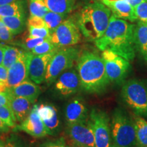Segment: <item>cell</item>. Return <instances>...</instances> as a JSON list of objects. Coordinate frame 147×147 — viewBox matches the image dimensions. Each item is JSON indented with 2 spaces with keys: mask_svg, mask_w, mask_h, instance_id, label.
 Here are the masks:
<instances>
[{
  "mask_svg": "<svg viewBox=\"0 0 147 147\" xmlns=\"http://www.w3.org/2000/svg\"><path fill=\"white\" fill-rule=\"evenodd\" d=\"M49 11L61 14H68L74 8L76 0H45Z\"/></svg>",
  "mask_w": 147,
  "mask_h": 147,
  "instance_id": "23",
  "label": "cell"
},
{
  "mask_svg": "<svg viewBox=\"0 0 147 147\" xmlns=\"http://www.w3.org/2000/svg\"><path fill=\"white\" fill-rule=\"evenodd\" d=\"M26 0H17L8 4L0 5V17L26 14Z\"/></svg>",
  "mask_w": 147,
  "mask_h": 147,
  "instance_id": "22",
  "label": "cell"
},
{
  "mask_svg": "<svg viewBox=\"0 0 147 147\" xmlns=\"http://www.w3.org/2000/svg\"><path fill=\"white\" fill-rule=\"evenodd\" d=\"M7 78H8V69L1 65H0V80L6 82Z\"/></svg>",
  "mask_w": 147,
  "mask_h": 147,
  "instance_id": "38",
  "label": "cell"
},
{
  "mask_svg": "<svg viewBox=\"0 0 147 147\" xmlns=\"http://www.w3.org/2000/svg\"><path fill=\"white\" fill-rule=\"evenodd\" d=\"M80 38L81 33L77 22L71 18L64 20L51 36V42L59 49L77 45Z\"/></svg>",
  "mask_w": 147,
  "mask_h": 147,
  "instance_id": "9",
  "label": "cell"
},
{
  "mask_svg": "<svg viewBox=\"0 0 147 147\" xmlns=\"http://www.w3.org/2000/svg\"><path fill=\"white\" fill-rule=\"evenodd\" d=\"M71 147H82V146H76V145H74V144H69Z\"/></svg>",
  "mask_w": 147,
  "mask_h": 147,
  "instance_id": "45",
  "label": "cell"
},
{
  "mask_svg": "<svg viewBox=\"0 0 147 147\" xmlns=\"http://www.w3.org/2000/svg\"><path fill=\"white\" fill-rule=\"evenodd\" d=\"M0 105L10 106V102H9L8 97L2 94H0Z\"/></svg>",
  "mask_w": 147,
  "mask_h": 147,
  "instance_id": "39",
  "label": "cell"
},
{
  "mask_svg": "<svg viewBox=\"0 0 147 147\" xmlns=\"http://www.w3.org/2000/svg\"><path fill=\"white\" fill-rule=\"evenodd\" d=\"M89 119L94 134L95 147H111V131L108 114L102 110L93 108Z\"/></svg>",
  "mask_w": 147,
  "mask_h": 147,
  "instance_id": "8",
  "label": "cell"
},
{
  "mask_svg": "<svg viewBox=\"0 0 147 147\" xmlns=\"http://www.w3.org/2000/svg\"><path fill=\"white\" fill-rule=\"evenodd\" d=\"M8 100L10 107L13 112L16 121L23 122L32 109L31 107L32 103L24 97L14 96L11 93L9 95Z\"/></svg>",
  "mask_w": 147,
  "mask_h": 147,
  "instance_id": "19",
  "label": "cell"
},
{
  "mask_svg": "<svg viewBox=\"0 0 147 147\" xmlns=\"http://www.w3.org/2000/svg\"><path fill=\"white\" fill-rule=\"evenodd\" d=\"M66 16L67 15L65 14L56 13L51 11H49L44 16V21L45 22L47 27L50 30L51 34L57 29V27L65 19Z\"/></svg>",
  "mask_w": 147,
  "mask_h": 147,
  "instance_id": "26",
  "label": "cell"
},
{
  "mask_svg": "<svg viewBox=\"0 0 147 147\" xmlns=\"http://www.w3.org/2000/svg\"><path fill=\"white\" fill-rule=\"evenodd\" d=\"M65 119L67 124L85 121L88 119V109L82 98L76 97L65 108Z\"/></svg>",
  "mask_w": 147,
  "mask_h": 147,
  "instance_id": "16",
  "label": "cell"
},
{
  "mask_svg": "<svg viewBox=\"0 0 147 147\" xmlns=\"http://www.w3.org/2000/svg\"><path fill=\"white\" fill-rule=\"evenodd\" d=\"M13 36L0 17V42H10L13 39Z\"/></svg>",
  "mask_w": 147,
  "mask_h": 147,
  "instance_id": "33",
  "label": "cell"
},
{
  "mask_svg": "<svg viewBox=\"0 0 147 147\" xmlns=\"http://www.w3.org/2000/svg\"><path fill=\"white\" fill-rule=\"evenodd\" d=\"M111 16V11L106 5L102 1H95L82 9L76 22L84 38L95 42L105 33Z\"/></svg>",
  "mask_w": 147,
  "mask_h": 147,
  "instance_id": "3",
  "label": "cell"
},
{
  "mask_svg": "<svg viewBox=\"0 0 147 147\" xmlns=\"http://www.w3.org/2000/svg\"><path fill=\"white\" fill-rule=\"evenodd\" d=\"M37 112L45 123L49 135L56 134L60 124L56 108L51 105L41 104L37 107Z\"/></svg>",
  "mask_w": 147,
  "mask_h": 147,
  "instance_id": "17",
  "label": "cell"
},
{
  "mask_svg": "<svg viewBox=\"0 0 147 147\" xmlns=\"http://www.w3.org/2000/svg\"><path fill=\"white\" fill-rule=\"evenodd\" d=\"M3 57V44L0 43V65H2Z\"/></svg>",
  "mask_w": 147,
  "mask_h": 147,
  "instance_id": "41",
  "label": "cell"
},
{
  "mask_svg": "<svg viewBox=\"0 0 147 147\" xmlns=\"http://www.w3.org/2000/svg\"><path fill=\"white\" fill-rule=\"evenodd\" d=\"M9 131H10V127H8L3 122L1 119H0V133L8 132Z\"/></svg>",
  "mask_w": 147,
  "mask_h": 147,
  "instance_id": "40",
  "label": "cell"
},
{
  "mask_svg": "<svg viewBox=\"0 0 147 147\" xmlns=\"http://www.w3.org/2000/svg\"><path fill=\"white\" fill-rule=\"evenodd\" d=\"M41 147H71L70 145L65 142L63 138H60L56 140L49 141L44 143Z\"/></svg>",
  "mask_w": 147,
  "mask_h": 147,
  "instance_id": "35",
  "label": "cell"
},
{
  "mask_svg": "<svg viewBox=\"0 0 147 147\" xmlns=\"http://www.w3.org/2000/svg\"><path fill=\"white\" fill-rule=\"evenodd\" d=\"M29 9L30 16L43 18L49 12L45 0H29Z\"/></svg>",
  "mask_w": 147,
  "mask_h": 147,
  "instance_id": "27",
  "label": "cell"
},
{
  "mask_svg": "<svg viewBox=\"0 0 147 147\" xmlns=\"http://www.w3.org/2000/svg\"><path fill=\"white\" fill-rule=\"evenodd\" d=\"M111 11L115 17L127 21H137L134 7L124 0H101Z\"/></svg>",
  "mask_w": 147,
  "mask_h": 147,
  "instance_id": "15",
  "label": "cell"
},
{
  "mask_svg": "<svg viewBox=\"0 0 147 147\" xmlns=\"http://www.w3.org/2000/svg\"><path fill=\"white\" fill-rule=\"evenodd\" d=\"M77 61L81 89L89 93H104L110 81L102 57L87 51L80 55Z\"/></svg>",
  "mask_w": 147,
  "mask_h": 147,
  "instance_id": "2",
  "label": "cell"
},
{
  "mask_svg": "<svg viewBox=\"0 0 147 147\" xmlns=\"http://www.w3.org/2000/svg\"><path fill=\"white\" fill-rule=\"evenodd\" d=\"M0 119L10 127L14 128L16 126V119L10 106L0 105Z\"/></svg>",
  "mask_w": 147,
  "mask_h": 147,
  "instance_id": "28",
  "label": "cell"
},
{
  "mask_svg": "<svg viewBox=\"0 0 147 147\" xmlns=\"http://www.w3.org/2000/svg\"><path fill=\"white\" fill-rule=\"evenodd\" d=\"M28 51H22L18 59L8 69V78L5 82L9 87H15L28 79Z\"/></svg>",
  "mask_w": 147,
  "mask_h": 147,
  "instance_id": "13",
  "label": "cell"
},
{
  "mask_svg": "<svg viewBox=\"0 0 147 147\" xmlns=\"http://www.w3.org/2000/svg\"><path fill=\"white\" fill-rule=\"evenodd\" d=\"M111 147H137L134 118L125 110L117 108L110 121Z\"/></svg>",
  "mask_w": 147,
  "mask_h": 147,
  "instance_id": "4",
  "label": "cell"
},
{
  "mask_svg": "<svg viewBox=\"0 0 147 147\" xmlns=\"http://www.w3.org/2000/svg\"><path fill=\"white\" fill-rule=\"evenodd\" d=\"M29 35L35 38H41L45 39L51 38V32L47 27H28Z\"/></svg>",
  "mask_w": 147,
  "mask_h": 147,
  "instance_id": "31",
  "label": "cell"
},
{
  "mask_svg": "<svg viewBox=\"0 0 147 147\" xmlns=\"http://www.w3.org/2000/svg\"><path fill=\"white\" fill-rule=\"evenodd\" d=\"M134 11L138 21L147 23V1L140 3L134 7Z\"/></svg>",
  "mask_w": 147,
  "mask_h": 147,
  "instance_id": "32",
  "label": "cell"
},
{
  "mask_svg": "<svg viewBox=\"0 0 147 147\" xmlns=\"http://www.w3.org/2000/svg\"><path fill=\"white\" fill-rule=\"evenodd\" d=\"M134 42L136 51L147 64V23L138 21L135 25Z\"/></svg>",
  "mask_w": 147,
  "mask_h": 147,
  "instance_id": "20",
  "label": "cell"
},
{
  "mask_svg": "<svg viewBox=\"0 0 147 147\" xmlns=\"http://www.w3.org/2000/svg\"><path fill=\"white\" fill-rule=\"evenodd\" d=\"M101 57L110 82L117 84H123L131 69L129 61L109 50L103 51Z\"/></svg>",
  "mask_w": 147,
  "mask_h": 147,
  "instance_id": "7",
  "label": "cell"
},
{
  "mask_svg": "<svg viewBox=\"0 0 147 147\" xmlns=\"http://www.w3.org/2000/svg\"><path fill=\"white\" fill-rule=\"evenodd\" d=\"M57 51L40 55H34L31 51H28L29 78L35 83L40 84L45 81L48 65Z\"/></svg>",
  "mask_w": 147,
  "mask_h": 147,
  "instance_id": "11",
  "label": "cell"
},
{
  "mask_svg": "<svg viewBox=\"0 0 147 147\" xmlns=\"http://www.w3.org/2000/svg\"><path fill=\"white\" fill-rule=\"evenodd\" d=\"M27 26L34 27H47L43 18L38 17V16H30L27 22Z\"/></svg>",
  "mask_w": 147,
  "mask_h": 147,
  "instance_id": "34",
  "label": "cell"
},
{
  "mask_svg": "<svg viewBox=\"0 0 147 147\" xmlns=\"http://www.w3.org/2000/svg\"><path fill=\"white\" fill-rule=\"evenodd\" d=\"M15 1H17V0H0V5L8 4V3H12Z\"/></svg>",
  "mask_w": 147,
  "mask_h": 147,
  "instance_id": "42",
  "label": "cell"
},
{
  "mask_svg": "<svg viewBox=\"0 0 147 147\" xmlns=\"http://www.w3.org/2000/svg\"><path fill=\"white\" fill-rule=\"evenodd\" d=\"M0 147H5V142L0 140Z\"/></svg>",
  "mask_w": 147,
  "mask_h": 147,
  "instance_id": "44",
  "label": "cell"
},
{
  "mask_svg": "<svg viewBox=\"0 0 147 147\" xmlns=\"http://www.w3.org/2000/svg\"><path fill=\"white\" fill-rule=\"evenodd\" d=\"M10 93V88L7 85L6 82L0 80V94L5 95L8 98Z\"/></svg>",
  "mask_w": 147,
  "mask_h": 147,
  "instance_id": "36",
  "label": "cell"
},
{
  "mask_svg": "<svg viewBox=\"0 0 147 147\" xmlns=\"http://www.w3.org/2000/svg\"><path fill=\"white\" fill-rule=\"evenodd\" d=\"M22 52L21 50L11 46L3 45V57L2 65L9 69L15 61Z\"/></svg>",
  "mask_w": 147,
  "mask_h": 147,
  "instance_id": "25",
  "label": "cell"
},
{
  "mask_svg": "<svg viewBox=\"0 0 147 147\" xmlns=\"http://www.w3.org/2000/svg\"><path fill=\"white\" fill-rule=\"evenodd\" d=\"M121 96L135 115L147 118V80L129 79L123 83Z\"/></svg>",
  "mask_w": 147,
  "mask_h": 147,
  "instance_id": "5",
  "label": "cell"
},
{
  "mask_svg": "<svg viewBox=\"0 0 147 147\" xmlns=\"http://www.w3.org/2000/svg\"><path fill=\"white\" fill-rule=\"evenodd\" d=\"M134 30L135 25L112 14L105 33L95 40V46L100 51H111L131 61L136 56Z\"/></svg>",
  "mask_w": 147,
  "mask_h": 147,
  "instance_id": "1",
  "label": "cell"
},
{
  "mask_svg": "<svg viewBox=\"0 0 147 147\" xmlns=\"http://www.w3.org/2000/svg\"><path fill=\"white\" fill-rule=\"evenodd\" d=\"M137 147H147V122L142 117H134Z\"/></svg>",
  "mask_w": 147,
  "mask_h": 147,
  "instance_id": "24",
  "label": "cell"
},
{
  "mask_svg": "<svg viewBox=\"0 0 147 147\" xmlns=\"http://www.w3.org/2000/svg\"><path fill=\"white\" fill-rule=\"evenodd\" d=\"M40 88L38 84L28 79L15 87L10 88L11 94L14 96L21 97L28 100L31 103H34L40 94Z\"/></svg>",
  "mask_w": 147,
  "mask_h": 147,
  "instance_id": "18",
  "label": "cell"
},
{
  "mask_svg": "<svg viewBox=\"0 0 147 147\" xmlns=\"http://www.w3.org/2000/svg\"><path fill=\"white\" fill-rule=\"evenodd\" d=\"M45 40L47 39L41 38H35V37H32L29 35L26 38H24L21 44H18V45L23 48L25 51H32L36 46L40 45Z\"/></svg>",
  "mask_w": 147,
  "mask_h": 147,
  "instance_id": "30",
  "label": "cell"
},
{
  "mask_svg": "<svg viewBox=\"0 0 147 147\" xmlns=\"http://www.w3.org/2000/svg\"><path fill=\"white\" fill-rule=\"evenodd\" d=\"M1 19L13 36L21 34L27 25L26 14L17 16L1 17Z\"/></svg>",
  "mask_w": 147,
  "mask_h": 147,
  "instance_id": "21",
  "label": "cell"
},
{
  "mask_svg": "<svg viewBox=\"0 0 147 147\" xmlns=\"http://www.w3.org/2000/svg\"><path fill=\"white\" fill-rule=\"evenodd\" d=\"M58 49L59 48L55 47L54 44L51 42V38H49V39L45 40V41L42 42L40 45L36 46L31 52L34 55H40L53 52V51L58 50Z\"/></svg>",
  "mask_w": 147,
  "mask_h": 147,
  "instance_id": "29",
  "label": "cell"
},
{
  "mask_svg": "<svg viewBox=\"0 0 147 147\" xmlns=\"http://www.w3.org/2000/svg\"><path fill=\"white\" fill-rule=\"evenodd\" d=\"M134 3H135V7H136L138 4H139L140 3L143 2V1H146L147 0H134Z\"/></svg>",
  "mask_w": 147,
  "mask_h": 147,
  "instance_id": "43",
  "label": "cell"
},
{
  "mask_svg": "<svg viewBox=\"0 0 147 147\" xmlns=\"http://www.w3.org/2000/svg\"><path fill=\"white\" fill-rule=\"evenodd\" d=\"M5 147H22V145L15 137H12L7 140Z\"/></svg>",
  "mask_w": 147,
  "mask_h": 147,
  "instance_id": "37",
  "label": "cell"
},
{
  "mask_svg": "<svg viewBox=\"0 0 147 147\" xmlns=\"http://www.w3.org/2000/svg\"><path fill=\"white\" fill-rule=\"evenodd\" d=\"M80 55V50L76 47H67L59 49L48 65L45 77L48 85H51L65 70L70 69Z\"/></svg>",
  "mask_w": 147,
  "mask_h": 147,
  "instance_id": "6",
  "label": "cell"
},
{
  "mask_svg": "<svg viewBox=\"0 0 147 147\" xmlns=\"http://www.w3.org/2000/svg\"><path fill=\"white\" fill-rule=\"evenodd\" d=\"M67 134L71 144L82 147H95L94 134L89 119L67 124Z\"/></svg>",
  "mask_w": 147,
  "mask_h": 147,
  "instance_id": "10",
  "label": "cell"
},
{
  "mask_svg": "<svg viewBox=\"0 0 147 147\" xmlns=\"http://www.w3.org/2000/svg\"><path fill=\"white\" fill-rule=\"evenodd\" d=\"M55 89L61 95L68 97L81 89L78 72L74 69L64 71L57 78Z\"/></svg>",
  "mask_w": 147,
  "mask_h": 147,
  "instance_id": "14",
  "label": "cell"
},
{
  "mask_svg": "<svg viewBox=\"0 0 147 147\" xmlns=\"http://www.w3.org/2000/svg\"><path fill=\"white\" fill-rule=\"evenodd\" d=\"M36 105L34 106L27 118L21 123L14 128V131H23L34 138H43L49 135L45 123L37 112Z\"/></svg>",
  "mask_w": 147,
  "mask_h": 147,
  "instance_id": "12",
  "label": "cell"
}]
</instances>
